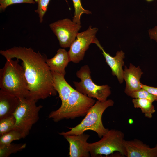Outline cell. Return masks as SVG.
<instances>
[{"label":"cell","instance_id":"obj_4","mask_svg":"<svg viewBox=\"0 0 157 157\" xmlns=\"http://www.w3.org/2000/svg\"><path fill=\"white\" fill-rule=\"evenodd\" d=\"M95 102L93 98L73 88L65 106L51 112L48 118L58 122L64 119H73L85 116Z\"/></svg>","mask_w":157,"mask_h":157},{"label":"cell","instance_id":"obj_27","mask_svg":"<svg viewBox=\"0 0 157 157\" xmlns=\"http://www.w3.org/2000/svg\"><path fill=\"white\" fill-rule=\"evenodd\" d=\"M129 123L130 124H132L133 123V120L131 119H130L129 120Z\"/></svg>","mask_w":157,"mask_h":157},{"label":"cell","instance_id":"obj_15","mask_svg":"<svg viewBox=\"0 0 157 157\" xmlns=\"http://www.w3.org/2000/svg\"><path fill=\"white\" fill-rule=\"evenodd\" d=\"M20 98L0 90V119L13 115L19 103Z\"/></svg>","mask_w":157,"mask_h":157},{"label":"cell","instance_id":"obj_25","mask_svg":"<svg viewBox=\"0 0 157 157\" xmlns=\"http://www.w3.org/2000/svg\"><path fill=\"white\" fill-rule=\"evenodd\" d=\"M141 87L151 94L157 96V87H154L141 83Z\"/></svg>","mask_w":157,"mask_h":157},{"label":"cell","instance_id":"obj_2","mask_svg":"<svg viewBox=\"0 0 157 157\" xmlns=\"http://www.w3.org/2000/svg\"><path fill=\"white\" fill-rule=\"evenodd\" d=\"M19 60H6L4 67L0 69V88L4 92L19 98H28V83L23 67Z\"/></svg>","mask_w":157,"mask_h":157},{"label":"cell","instance_id":"obj_18","mask_svg":"<svg viewBox=\"0 0 157 157\" xmlns=\"http://www.w3.org/2000/svg\"><path fill=\"white\" fill-rule=\"evenodd\" d=\"M26 143L15 144L0 146V157H8L13 154H15L24 149Z\"/></svg>","mask_w":157,"mask_h":157},{"label":"cell","instance_id":"obj_20","mask_svg":"<svg viewBox=\"0 0 157 157\" xmlns=\"http://www.w3.org/2000/svg\"><path fill=\"white\" fill-rule=\"evenodd\" d=\"M72 1L74 9L72 20L76 23L81 24V18L82 15L83 14H89L92 13L83 8L81 0H72Z\"/></svg>","mask_w":157,"mask_h":157},{"label":"cell","instance_id":"obj_13","mask_svg":"<svg viewBox=\"0 0 157 157\" xmlns=\"http://www.w3.org/2000/svg\"><path fill=\"white\" fill-rule=\"evenodd\" d=\"M143 72L139 66L136 67L130 63L128 68L125 66L124 70V79L126 85L125 93L129 96L133 92L141 89L140 79Z\"/></svg>","mask_w":157,"mask_h":157},{"label":"cell","instance_id":"obj_9","mask_svg":"<svg viewBox=\"0 0 157 157\" xmlns=\"http://www.w3.org/2000/svg\"><path fill=\"white\" fill-rule=\"evenodd\" d=\"M98 31L97 28L90 26L86 30L78 33L68 51L70 62L77 63L83 59L89 46L97 39L96 35Z\"/></svg>","mask_w":157,"mask_h":157},{"label":"cell","instance_id":"obj_6","mask_svg":"<svg viewBox=\"0 0 157 157\" xmlns=\"http://www.w3.org/2000/svg\"><path fill=\"white\" fill-rule=\"evenodd\" d=\"M124 140V134L122 131L115 129H109L99 141L88 143L90 156L92 157L102 155L107 156L117 151L122 156H126Z\"/></svg>","mask_w":157,"mask_h":157},{"label":"cell","instance_id":"obj_12","mask_svg":"<svg viewBox=\"0 0 157 157\" xmlns=\"http://www.w3.org/2000/svg\"><path fill=\"white\" fill-rule=\"evenodd\" d=\"M94 43L102 51V53L106 61L111 69L112 75L116 76L119 83H122L124 81V70L122 67L124 65V53L122 51H117L115 56L112 57L105 51L97 38Z\"/></svg>","mask_w":157,"mask_h":157},{"label":"cell","instance_id":"obj_7","mask_svg":"<svg viewBox=\"0 0 157 157\" xmlns=\"http://www.w3.org/2000/svg\"><path fill=\"white\" fill-rule=\"evenodd\" d=\"M91 71L89 66L85 65L81 67L76 73V76L81 81H74L75 89L87 97L95 98L100 101H105L111 94L110 87L108 85H99L92 80Z\"/></svg>","mask_w":157,"mask_h":157},{"label":"cell","instance_id":"obj_8","mask_svg":"<svg viewBox=\"0 0 157 157\" xmlns=\"http://www.w3.org/2000/svg\"><path fill=\"white\" fill-rule=\"evenodd\" d=\"M49 26L56 37L60 45L63 48L70 47L81 27V24L68 18L51 23Z\"/></svg>","mask_w":157,"mask_h":157},{"label":"cell","instance_id":"obj_14","mask_svg":"<svg viewBox=\"0 0 157 157\" xmlns=\"http://www.w3.org/2000/svg\"><path fill=\"white\" fill-rule=\"evenodd\" d=\"M46 63L52 72L65 75V68L70 62L68 52L64 48H59L53 57L47 59Z\"/></svg>","mask_w":157,"mask_h":157},{"label":"cell","instance_id":"obj_21","mask_svg":"<svg viewBox=\"0 0 157 157\" xmlns=\"http://www.w3.org/2000/svg\"><path fill=\"white\" fill-rule=\"evenodd\" d=\"M21 138H22L21 134L14 129L0 136V146L10 144L13 141Z\"/></svg>","mask_w":157,"mask_h":157},{"label":"cell","instance_id":"obj_3","mask_svg":"<svg viewBox=\"0 0 157 157\" xmlns=\"http://www.w3.org/2000/svg\"><path fill=\"white\" fill-rule=\"evenodd\" d=\"M114 104V101L110 99L103 101L97 100L79 124L74 127L69 128V131H63L59 134L63 136L78 135L90 130L95 132L101 138L109 130L103 125L102 120L103 114L107 108L113 106Z\"/></svg>","mask_w":157,"mask_h":157},{"label":"cell","instance_id":"obj_24","mask_svg":"<svg viewBox=\"0 0 157 157\" xmlns=\"http://www.w3.org/2000/svg\"><path fill=\"white\" fill-rule=\"evenodd\" d=\"M22 3L34 4L35 2L34 0H0V11H4L10 5Z\"/></svg>","mask_w":157,"mask_h":157},{"label":"cell","instance_id":"obj_19","mask_svg":"<svg viewBox=\"0 0 157 157\" xmlns=\"http://www.w3.org/2000/svg\"><path fill=\"white\" fill-rule=\"evenodd\" d=\"M15 123V119L13 115L0 119V135L14 129Z\"/></svg>","mask_w":157,"mask_h":157},{"label":"cell","instance_id":"obj_23","mask_svg":"<svg viewBox=\"0 0 157 157\" xmlns=\"http://www.w3.org/2000/svg\"><path fill=\"white\" fill-rule=\"evenodd\" d=\"M66 1V0H65ZM50 0H37L38 7L35 12L38 14L40 22L42 23L44 16L47 10L48 6Z\"/></svg>","mask_w":157,"mask_h":157},{"label":"cell","instance_id":"obj_22","mask_svg":"<svg viewBox=\"0 0 157 157\" xmlns=\"http://www.w3.org/2000/svg\"><path fill=\"white\" fill-rule=\"evenodd\" d=\"M133 98H140L147 99L153 102L157 101V96L149 92L143 88L132 92L129 95Z\"/></svg>","mask_w":157,"mask_h":157},{"label":"cell","instance_id":"obj_28","mask_svg":"<svg viewBox=\"0 0 157 157\" xmlns=\"http://www.w3.org/2000/svg\"><path fill=\"white\" fill-rule=\"evenodd\" d=\"M147 1L148 2H150L153 1L154 0H145Z\"/></svg>","mask_w":157,"mask_h":157},{"label":"cell","instance_id":"obj_16","mask_svg":"<svg viewBox=\"0 0 157 157\" xmlns=\"http://www.w3.org/2000/svg\"><path fill=\"white\" fill-rule=\"evenodd\" d=\"M51 72L54 88L58 93L61 101L60 107H62L66 104L73 88L65 80V75Z\"/></svg>","mask_w":157,"mask_h":157},{"label":"cell","instance_id":"obj_26","mask_svg":"<svg viewBox=\"0 0 157 157\" xmlns=\"http://www.w3.org/2000/svg\"><path fill=\"white\" fill-rule=\"evenodd\" d=\"M149 33L150 38L154 40L157 42V26L149 29Z\"/></svg>","mask_w":157,"mask_h":157},{"label":"cell","instance_id":"obj_17","mask_svg":"<svg viewBox=\"0 0 157 157\" xmlns=\"http://www.w3.org/2000/svg\"><path fill=\"white\" fill-rule=\"evenodd\" d=\"M132 102L134 107L140 108L146 117L149 119L152 118L153 114L155 112L152 102L147 99L140 98H133Z\"/></svg>","mask_w":157,"mask_h":157},{"label":"cell","instance_id":"obj_11","mask_svg":"<svg viewBox=\"0 0 157 157\" xmlns=\"http://www.w3.org/2000/svg\"><path fill=\"white\" fill-rule=\"evenodd\" d=\"M89 135L82 134L78 135L64 136L69 144V155L70 157H89L90 154L87 140Z\"/></svg>","mask_w":157,"mask_h":157},{"label":"cell","instance_id":"obj_1","mask_svg":"<svg viewBox=\"0 0 157 157\" xmlns=\"http://www.w3.org/2000/svg\"><path fill=\"white\" fill-rule=\"evenodd\" d=\"M0 53L6 60L16 58L22 61L29 91L27 98L37 101L56 95L53 75L46 63L45 56L35 52L31 48L16 46L1 50Z\"/></svg>","mask_w":157,"mask_h":157},{"label":"cell","instance_id":"obj_5","mask_svg":"<svg viewBox=\"0 0 157 157\" xmlns=\"http://www.w3.org/2000/svg\"><path fill=\"white\" fill-rule=\"evenodd\" d=\"M37 101L27 98H20L19 103L13 115L15 119L14 129L24 138L28 135L33 126L39 119L42 106H37Z\"/></svg>","mask_w":157,"mask_h":157},{"label":"cell","instance_id":"obj_10","mask_svg":"<svg viewBox=\"0 0 157 157\" xmlns=\"http://www.w3.org/2000/svg\"><path fill=\"white\" fill-rule=\"evenodd\" d=\"M124 144L127 157H157V144L151 148L140 140L134 139L124 140Z\"/></svg>","mask_w":157,"mask_h":157}]
</instances>
